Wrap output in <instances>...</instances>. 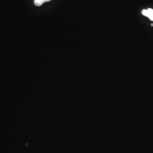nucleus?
Masks as SVG:
<instances>
[{
	"instance_id": "f03ea898",
	"label": "nucleus",
	"mask_w": 153,
	"mask_h": 153,
	"mask_svg": "<svg viewBox=\"0 0 153 153\" xmlns=\"http://www.w3.org/2000/svg\"><path fill=\"white\" fill-rule=\"evenodd\" d=\"M44 2H45L44 0H35V1H34L35 5L37 6L42 5Z\"/></svg>"
},
{
	"instance_id": "7ed1b4c3",
	"label": "nucleus",
	"mask_w": 153,
	"mask_h": 153,
	"mask_svg": "<svg viewBox=\"0 0 153 153\" xmlns=\"http://www.w3.org/2000/svg\"><path fill=\"white\" fill-rule=\"evenodd\" d=\"M50 1H51V0H44L45 2H49Z\"/></svg>"
},
{
	"instance_id": "f257e3e1",
	"label": "nucleus",
	"mask_w": 153,
	"mask_h": 153,
	"mask_svg": "<svg viewBox=\"0 0 153 153\" xmlns=\"http://www.w3.org/2000/svg\"><path fill=\"white\" fill-rule=\"evenodd\" d=\"M142 14L144 16L148 17L152 21H153V9L151 8L147 10L143 9L142 11Z\"/></svg>"
}]
</instances>
